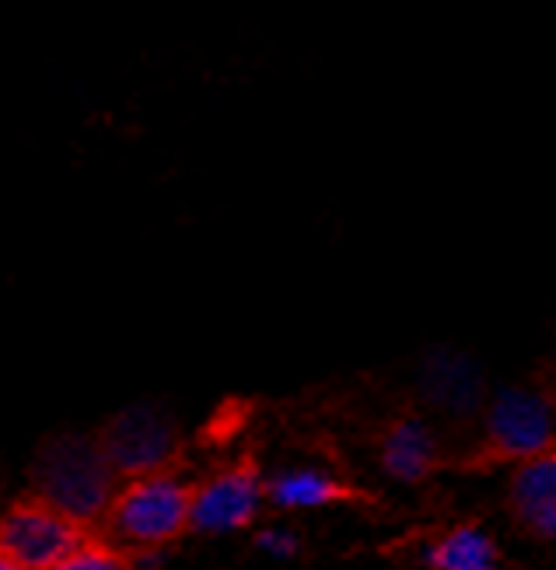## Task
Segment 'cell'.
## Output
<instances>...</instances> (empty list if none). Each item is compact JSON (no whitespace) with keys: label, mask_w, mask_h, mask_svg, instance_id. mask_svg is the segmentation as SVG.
Wrapping results in <instances>:
<instances>
[{"label":"cell","mask_w":556,"mask_h":570,"mask_svg":"<svg viewBox=\"0 0 556 570\" xmlns=\"http://www.w3.org/2000/svg\"><path fill=\"white\" fill-rule=\"evenodd\" d=\"M46 570H134V560H130V550L113 542L109 535L91 532L67 557H60L53 567H46Z\"/></svg>","instance_id":"cell-11"},{"label":"cell","mask_w":556,"mask_h":570,"mask_svg":"<svg viewBox=\"0 0 556 570\" xmlns=\"http://www.w3.org/2000/svg\"><path fill=\"white\" fill-rule=\"evenodd\" d=\"M553 438V413L528 392H504L490 410V441L497 452L533 459Z\"/></svg>","instance_id":"cell-6"},{"label":"cell","mask_w":556,"mask_h":570,"mask_svg":"<svg viewBox=\"0 0 556 570\" xmlns=\"http://www.w3.org/2000/svg\"><path fill=\"white\" fill-rule=\"evenodd\" d=\"M515 508L525 525L543 539H556V455H533L515 476Z\"/></svg>","instance_id":"cell-7"},{"label":"cell","mask_w":556,"mask_h":570,"mask_svg":"<svg viewBox=\"0 0 556 570\" xmlns=\"http://www.w3.org/2000/svg\"><path fill=\"white\" fill-rule=\"evenodd\" d=\"M0 570H25V567H21V563H18L4 547H0Z\"/></svg>","instance_id":"cell-12"},{"label":"cell","mask_w":556,"mask_h":570,"mask_svg":"<svg viewBox=\"0 0 556 570\" xmlns=\"http://www.w3.org/2000/svg\"><path fill=\"white\" fill-rule=\"evenodd\" d=\"M270 498L284 508H312V504L347 501L350 490L322 473H287L281 480H273Z\"/></svg>","instance_id":"cell-9"},{"label":"cell","mask_w":556,"mask_h":570,"mask_svg":"<svg viewBox=\"0 0 556 570\" xmlns=\"http://www.w3.org/2000/svg\"><path fill=\"white\" fill-rule=\"evenodd\" d=\"M32 490L85 525H98L123 483L98 434H57L39 444L32 459Z\"/></svg>","instance_id":"cell-2"},{"label":"cell","mask_w":556,"mask_h":570,"mask_svg":"<svg viewBox=\"0 0 556 570\" xmlns=\"http://www.w3.org/2000/svg\"><path fill=\"white\" fill-rule=\"evenodd\" d=\"M193 490L172 465L123 480L103 514L106 535L119 547L158 550L193 529Z\"/></svg>","instance_id":"cell-1"},{"label":"cell","mask_w":556,"mask_h":570,"mask_svg":"<svg viewBox=\"0 0 556 570\" xmlns=\"http://www.w3.org/2000/svg\"><path fill=\"white\" fill-rule=\"evenodd\" d=\"M435 462V441L427 434L423 424L417 420H407V424H399L389 431L386 438V465L389 473L399 476V480H420L427 469Z\"/></svg>","instance_id":"cell-8"},{"label":"cell","mask_w":556,"mask_h":570,"mask_svg":"<svg viewBox=\"0 0 556 570\" xmlns=\"http://www.w3.org/2000/svg\"><path fill=\"white\" fill-rule=\"evenodd\" d=\"M260 508V473L252 462L227 465L193 490V529L227 532L252 522Z\"/></svg>","instance_id":"cell-5"},{"label":"cell","mask_w":556,"mask_h":570,"mask_svg":"<svg viewBox=\"0 0 556 570\" xmlns=\"http://www.w3.org/2000/svg\"><path fill=\"white\" fill-rule=\"evenodd\" d=\"M441 570H494V547L484 532L459 529L451 532L431 557Z\"/></svg>","instance_id":"cell-10"},{"label":"cell","mask_w":556,"mask_h":570,"mask_svg":"<svg viewBox=\"0 0 556 570\" xmlns=\"http://www.w3.org/2000/svg\"><path fill=\"white\" fill-rule=\"evenodd\" d=\"M98 444H103V452L109 455L119 480H130V476L150 473V469L172 465L175 452H179V434H175V424L165 413L137 406V410L116 413L109 424L98 431Z\"/></svg>","instance_id":"cell-4"},{"label":"cell","mask_w":556,"mask_h":570,"mask_svg":"<svg viewBox=\"0 0 556 570\" xmlns=\"http://www.w3.org/2000/svg\"><path fill=\"white\" fill-rule=\"evenodd\" d=\"M95 529L74 514L46 501L42 493H25L0 514V547H4L25 570H46L67 557Z\"/></svg>","instance_id":"cell-3"}]
</instances>
